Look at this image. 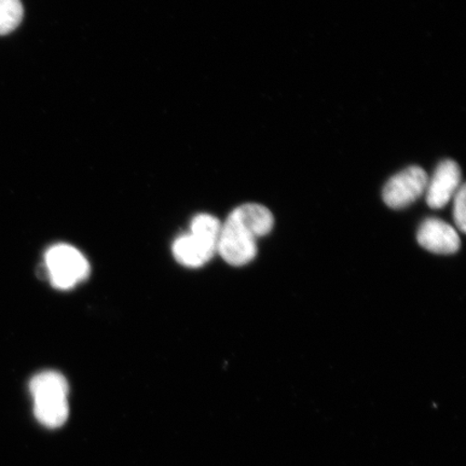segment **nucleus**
<instances>
[{"mask_svg": "<svg viewBox=\"0 0 466 466\" xmlns=\"http://www.w3.org/2000/svg\"><path fill=\"white\" fill-rule=\"evenodd\" d=\"M429 183L427 172L412 166L394 175L384 186L382 198L389 208L394 209L410 207L420 198Z\"/></svg>", "mask_w": 466, "mask_h": 466, "instance_id": "obj_5", "label": "nucleus"}, {"mask_svg": "<svg viewBox=\"0 0 466 466\" xmlns=\"http://www.w3.org/2000/svg\"><path fill=\"white\" fill-rule=\"evenodd\" d=\"M461 170L456 162L445 160L440 163L429 178L427 186V203L430 208L439 209L446 206L461 186Z\"/></svg>", "mask_w": 466, "mask_h": 466, "instance_id": "obj_7", "label": "nucleus"}, {"mask_svg": "<svg viewBox=\"0 0 466 466\" xmlns=\"http://www.w3.org/2000/svg\"><path fill=\"white\" fill-rule=\"evenodd\" d=\"M453 203V218L456 223L458 229L462 233L466 230V211H465V201H466V187L462 184L460 186L457 194L454 195Z\"/></svg>", "mask_w": 466, "mask_h": 466, "instance_id": "obj_9", "label": "nucleus"}, {"mask_svg": "<svg viewBox=\"0 0 466 466\" xmlns=\"http://www.w3.org/2000/svg\"><path fill=\"white\" fill-rule=\"evenodd\" d=\"M220 221L208 214H199L192 219L190 232L180 236L173 244V255L180 265L202 267L218 253Z\"/></svg>", "mask_w": 466, "mask_h": 466, "instance_id": "obj_3", "label": "nucleus"}, {"mask_svg": "<svg viewBox=\"0 0 466 466\" xmlns=\"http://www.w3.org/2000/svg\"><path fill=\"white\" fill-rule=\"evenodd\" d=\"M46 277L57 289L67 290L89 277L90 265L77 248L68 244H56L45 256Z\"/></svg>", "mask_w": 466, "mask_h": 466, "instance_id": "obj_4", "label": "nucleus"}, {"mask_svg": "<svg viewBox=\"0 0 466 466\" xmlns=\"http://www.w3.org/2000/svg\"><path fill=\"white\" fill-rule=\"evenodd\" d=\"M417 240L431 253L451 255L461 247V238L452 226L440 218H427L419 227Z\"/></svg>", "mask_w": 466, "mask_h": 466, "instance_id": "obj_6", "label": "nucleus"}, {"mask_svg": "<svg viewBox=\"0 0 466 466\" xmlns=\"http://www.w3.org/2000/svg\"><path fill=\"white\" fill-rule=\"evenodd\" d=\"M25 16L21 0H0V36L15 31Z\"/></svg>", "mask_w": 466, "mask_h": 466, "instance_id": "obj_8", "label": "nucleus"}, {"mask_svg": "<svg viewBox=\"0 0 466 466\" xmlns=\"http://www.w3.org/2000/svg\"><path fill=\"white\" fill-rule=\"evenodd\" d=\"M34 400V413L45 427L56 429L67 421L69 386L66 378L57 371H43L29 382Z\"/></svg>", "mask_w": 466, "mask_h": 466, "instance_id": "obj_2", "label": "nucleus"}, {"mask_svg": "<svg viewBox=\"0 0 466 466\" xmlns=\"http://www.w3.org/2000/svg\"><path fill=\"white\" fill-rule=\"evenodd\" d=\"M273 225L275 218L266 207L243 204L221 225L218 253L231 266L249 264L258 255V241L269 235Z\"/></svg>", "mask_w": 466, "mask_h": 466, "instance_id": "obj_1", "label": "nucleus"}]
</instances>
